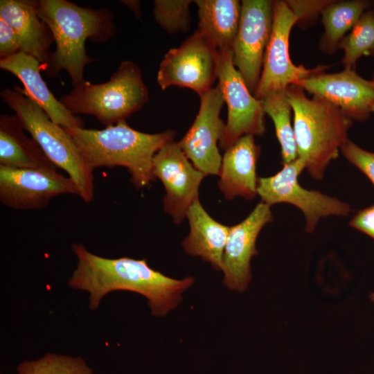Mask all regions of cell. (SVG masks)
Masks as SVG:
<instances>
[{
	"label": "cell",
	"instance_id": "4316f807",
	"mask_svg": "<svg viewBox=\"0 0 374 374\" xmlns=\"http://www.w3.org/2000/svg\"><path fill=\"white\" fill-rule=\"evenodd\" d=\"M192 3L190 0H155L153 6L154 19L168 33L188 31Z\"/></svg>",
	"mask_w": 374,
	"mask_h": 374
},
{
	"label": "cell",
	"instance_id": "7402d4cb",
	"mask_svg": "<svg viewBox=\"0 0 374 374\" xmlns=\"http://www.w3.org/2000/svg\"><path fill=\"white\" fill-rule=\"evenodd\" d=\"M198 30L219 52L232 51L238 30L241 3L237 0H197Z\"/></svg>",
	"mask_w": 374,
	"mask_h": 374
},
{
	"label": "cell",
	"instance_id": "ac0fdd59",
	"mask_svg": "<svg viewBox=\"0 0 374 374\" xmlns=\"http://www.w3.org/2000/svg\"><path fill=\"white\" fill-rule=\"evenodd\" d=\"M260 152L252 135L240 137L225 150L217 184L225 199H252L258 195L256 165Z\"/></svg>",
	"mask_w": 374,
	"mask_h": 374
},
{
	"label": "cell",
	"instance_id": "836d02e7",
	"mask_svg": "<svg viewBox=\"0 0 374 374\" xmlns=\"http://www.w3.org/2000/svg\"><path fill=\"white\" fill-rule=\"evenodd\" d=\"M370 299L371 300L374 302V293H372L371 295H370Z\"/></svg>",
	"mask_w": 374,
	"mask_h": 374
},
{
	"label": "cell",
	"instance_id": "52a82bcc",
	"mask_svg": "<svg viewBox=\"0 0 374 374\" xmlns=\"http://www.w3.org/2000/svg\"><path fill=\"white\" fill-rule=\"evenodd\" d=\"M305 169V163L299 157L283 164L276 174L258 178V195L261 202L269 206L287 203L299 208L305 218V229L311 233L321 218L346 216L351 208L349 204L336 197L303 188L298 179Z\"/></svg>",
	"mask_w": 374,
	"mask_h": 374
},
{
	"label": "cell",
	"instance_id": "7c38bea8",
	"mask_svg": "<svg viewBox=\"0 0 374 374\" xmlns=\"http://www.w3.org/2000/svg\"><path fill=\"white\" fill-rule=\"evenodd\" d=\"M273 24V1L243 0L238 30L233 42V62L254 94Z\"/></svg>",
	"mask_w": 374,
	"mask_h": 374
},
{
	"label": "cell",
	"instance_id": "d6a6232c",
	"mask_svg": "<svg viewBox=\"0 0 374 374\" xmlns=\"http://www.w3.org/2000/svg\"><path fill=\"white\" fill-rule=\"evenodd\" d=\"M370 8L374 12V1H371Z\"/></svg>",
	"mask_w": 374,
	"mask_h": 374
},
{
	"label": "cell",
	"instance_id": "ffe728a7",
	"mask_svg": "<svg viewBox=\"0 0 374 374\" xmlns=\"http://www.w3.org/2000/svg\"><path fill=\"white\" fill-rule=\"evenodd\" d=\"M186 217L189 222L190 233L182 242L184 251L191 256L201 257L216 270H222L230 226L211 217L199 199L190 206Z\"/></svg>",
	"mask_w": 374,
	"mask_h": 374
},
{
	"label": "cell",
	"instance_id": "ba28073f",
	"mask_svg": "<svg viewBox=\"0 0 374 374\" xmlns=\"http://www.w3.org/2000/svg\"><path fill=\"white\" fill-rule=\"evenodd\" d=\"M220 53L198 29L179 46L169 50L160 63L157 82L164 90L186 87L202 96L217 78Z\"/></svg>",
	"mask_w": 374,
	"mask_h": 374
},
{
	"label": "cell",
	"instance_id": "f546056e",
	"mask_svg": "<svg viewBox=\"0 0 374 374\" xmlns=\"http://www.w3.org/2000/svg\"><path fill=\"white\" fill-rule=\"evenodd\" d=\"M21 51V42L15 30L0 18V60Z\"/></svg>",
	"mask_w": 374,
	"mask_h": 374
},
{
	"label": "cell",
	"instance_id": "6da1fadb",
	"mask_svg": "<svg viewBox=\"0 0 374 374\" xmlns=\"http://www.w3.org/2000/svg\"><path fill=\"white\" fill-rule=\"evenodd\" d=\"M72 250L78 262L69 285L89 293L91 310L98 308L107 294L126 290L144 296L152 314L163 317L179 304L182 293L194 283L190 276L168 277L150 267L145 259L107 258L89 251L80 243L73 244Z\"/></svg>",
	"mask_w": 374,
	"mask_h": 374
},
{
	"label": "cell",
	"instance_id": "9c48e42d",
	"mask_svg": "<svg viewBox=\"0 0 374 374\" xmlns=\"http://www.w3.org/2000/svg\"><path fill=\"white\" fill-rule=\"evenodd\" d=\"M297 17L285 1H273V24L266 47L260 80L253 94L258 100L314 74L323 72L327 66L307 69L295 65L289 53V39Z\"/></svg>",
	"mask_w": 374,
	"mask_h": 374
},
{
	"label": "cell",
	"instance_id": "83f0119b",
	"mask_svg": "<svg viewBox=\"0 0 374 374\" xmlns=\"http://www.w3.org/2000/svg\"><path fill=\"white\" fill-rule=\"evenodd\" d=\"M341 152L350 163L359 169L374 186V152L361 148L349 139L341 147Z\"/></svg>",
	"mask_w": 374,
	"mask_h": 374
},
{
	"label": "cell",
	"instance_id": "603a6c76",
	"mask_svg": "<svg viewBox=\"0 0 374 374\" xmlns=\"http://www.w3.org/2000/svg\"><path fill=\"white\" fill-rule=\"evenodd\" d=\"M370 5L371 1L365 0L333 1L329 4L321 13L324 33L320 50L326 54L335 53L345 34L351 30Z\"/></svg>",
	"mask_w": 374,
	"mask_h": 374
},
{
	"label": "cell",
	"instance_id": "f1b7e54d",
	"mask_svg": "<svg viewBox=\"0 0 374 374\" xmlns=\"http://www.w3.org/2000/svg\"><path fill=\"white\" fill-rule=\"evenodd\" d=\"M297 17L301 25L309 24L317 19L319 14L333 1L328 0H290L285 1Z\"/></svg>",
	"mask_w": 374,
	"mask_h": 374
},
{
	"label": "cell",
	"instance_id": "7a4b0ae2",
	"mask_svg": "<svg viewBox=\"0 0 374 374\" xmlns=\"http://www.w3.org/2000/svg\"><path fill=\"white\" fill-rule=\"evenodd\" d=\"M37 12L55 43L42 70L51 78L65 70L74 86L82 83L85 66L94 60L87 53L86 41L103 43L112 37L114 14L107 8L82 7L66 0H39Z\"/></svg>",
	"mask_w": 374,
	"mask_h": 374
},
{
	"label": "cell",
	"instance_id": "8992f818",
	"mask_svg": "<svg viewBox=\"0 0 374 374\" xmlns=\"http://www.w3.org/2000/svg\"><path fill=\"white\" fill-rule=\"evenodd\" d=\"M148 98L149 91L141 69L133 62L125 60L107 82L93 84L85 80L74 86L60 100L73 115L94 116L108 127L126 121L140 110Z\"/></svg>",
	"mask_w": 374,
	"mask_h": 374
},
{
	"label": "cell",
	"instance_id": "4dcf8cb0",
	"mask_svg": "<svg viewBox=\"0 0 374 374\" xmlns=\"http://www.w3.org/2000/svg\"><path fill=\"white\" fill-rule=\"evenodd\" d=\"M349 224L374 240V205L358 211Z\"/></svg>",
	"mask_w": 374,
	"mask_h": 374
},
{
	"label": "cell",
	"instance_id": "cb8c5ba5",
	"mask_svg": "<svg viewBox=\"0 0 374 374\" xmlns=\"http://www.w3.org/2000/svg\"><path fill=\"white\" fill-rule=\"evenodd\" d=\"M265 114L273 121L276 134L281 148L283 164L298 157L294 127L292 123V108L287 89L271 92L260 100Z\"/></svg>",
	"mask_w": 374,
	"mask_h": 374
},
{
	"label": "cell",
	"instance_id": "277c9868",
	"mask_svg": "<svg viewBox=\"0 0 374 374\" xmlns=\"http://www.w3.org/2000/svg\"><path fill=\"white\" fill-rule=\"evenodd\" d=\"M287 95L294 114L298 157L305 162L310 175L321 180L348 139L353 120L322 97L308 98L298 85H290Z\"/></svg>",
	"mask_w": 374,
	"mask_h": 374
},
{
	"label": "cell",
	"instance_id": "5bb4252c",
	"mask_svg": "<svg viewBox=\"0 0 374 374\" xmlns=\"http://www.w3.org/2000/svg\"><path fill=\"white\" fill-rule=\"evenodd\" d=\"M199 97L200 106L196 118L177 143L193 165L205 176L218 175L222 157L217 143L225 127L220 115L224 99L218 84Z\"/></svg>",
	"mask_w": 374,
	"mask_h": 374
},
{
	"label": "cell",
	"instance_id": "5b68a950",
	"mask_svg": "<svg viewBox=\"0 0 374 374\" xmlns=\"http://www.w3.org/2000/svg\"><path fill=\"white\" fill-rule=\"evenodd\" d=\"M4 103L15 112L23 127L39 145L48 159L66 171L86 203L94 195L93 170L87 165L72 137L21 91L18 85L1 93Z\"/></svg>",
	"mask_w": 374,
	"mask_h": 374
},
{
	"label": "cell",
	"instance_id": "8fae6325",
	"mask_svg": "<svg viewBox=\"0 0 374 374\" xmlns=\"http://www.w3.org/2000/svg\"><path fill=\"white\" fill-rule=\"evenodd\" d=\"M80 190L69 177L56 170L17 168L0 164V202L15 210L45 208L55 197Z\"/></svg>",
	"mask_w": 374,
	"mask_h": 374
},
{
	"label": "cell",
	"instance_id": "30bf717a",
	"mask_svg": "<svg viewBox=\"0 0 374 374\" xmlns=\"http://www.w3.org/2000/svg\"><path fill=\"white\" fill-rule=\"evenodd\" d=\"M220 53L218 85L228 108L227 121L220 146L225 150L243 136H262L265 132V113L261 100L249 91L234 66L232 51Z\"/></svg>",
	"mask_w": 374,
	"mask_h": 374
},
{
	"label": "cell",
	"instance_id": "d6986e66",
	"mask_svg": "<svg viewBox=\"0 0 374 374\" xmlns=\"http://www.w3.org/2000/svg\"><path fill=\"white\" fill-rule=\"evenodd\" d=\"M0 18L17 34L21 51L37 59L42 70L48 64L54 38L48 25L37 12V1L1 0Z\"/></svg>",
	"mask_w": 374,
	"mask_h": 374
},
{
	"label": "cell",
	"instance_id": "e575fe53",
	"mask_svg": "<svg viewBox=\"0 0 374 374\" xmlns=\"http://www.w3.org/2000/svg\"><path fill=\"white\" fill-rule=\"evenodd\" d=\"M372 112H373V113L374 114V106H373V108H372Z\"/></svg>",
	"mask_w": 374,
	"mask_h": 374
},
{
	"label": "cell",
	"instance_id": "4fadbf2b",
	"mask_svg": "<svg viewBox=\"0 0 374 374\" xmlns=\"http://www.w3.org/2000/svg\"><path fill=\"white\" fill-rule=\"evenodd\" d=\"M152 172L163 183L166 195L163 210L179 224L193 202L199 199V188L205 175L185 155L177 142L165 144L154 155Z\"/></svg>",
	"mask_w": 374,
	"mask_h": 374
},
{
	"label": "cell",
	"instance_id": "44dd1931",
	"mask_svg": "<svg viewBox=\"0 0 374 374\" xmlns=\"http://www.w3.org/2000/svg\"><path fill=\"white\" fill-rule=\"evenodd\" d=\"M24 130L16 114L0 115V164L56 170L37 142L26 136Z\"/></svg>",
	"mask_w": 374,
	"mask_h": 374
},
{
	"label": "cell",
	"instance_id": "e0dca14e",
	"mask_svg": "<svg viewBox=\"0 0 374 374\" xmlns=\"http://www.w3.org/2000/svg\"><path fill=\"white\" fill-rule=\"evenodd\" d=\"M0 68L19 79L21 91L39 106L56 124L64 128H82L84 122L70 112L49 90L40 71L41 63L22 51L0 60Z\"/></svg>",
	"mask_w": 374,
	"mask_h": 374
},
{
	"label": "cell",
	"instance_id": "9a60e30c",
	"mask_svg": "<svg viewBox=\"0 0 374 374\" xmlns=\"http://www.w3.org/2000/svg\"><path fill=\"white\" fill-rule=\"evenodd\" d=\"M298 85L314 96L322 97L338 107L352 120L369 118L374 106V80L345 67L339 73L314 74L298 82Z\"/></svg>",
	"mask_w": 374,
	"mask_h": 374
},
{
	"label": "cell",
	"instance_id": "484cf974",
	"mask_svg": "<svg viewBox=\"0 0 374 374\" xmlns=\"http://www.w3.org/2000/svg\"><path fill=\"white\" fill-rule=\"evenodd\" d=\"M17 371L19 374H93L82 358L52 353L38 359L24 361Z\"/></svg>",
	"mask_w": 374,
	"mask_h": 374
},
{
	"label": "cell",
	"instance_id": "d4e9b609",
	"mask_svg": "<svg viewBox=\"0 0 374 374\" xmlns=\"http://www.w3.org/2000/svg\"><path fill=\"white\" fill-rule=\"evenodd\" d=\"M339 48L344 51L341 62L345 67L354 68L363 55L374 56V12L370 7L342 39Z\"/></svg>",
	"mask_w": 374,
	"mask_h": 374
},
{
	"label": "cell",
	"instance_id": "2e32d148",
	"mask_svg": "<svg viewBox=\"0 0 374 374\" xmlns=\"http://www.w3.org/2000/svg\"><path fill=\"white\" fill-rule=\"evenodd\" d=\"M273 220L270 206L260 202L240 223L230 226L222 258L223 283L244 291L251 280L250 261L258 254L256 243L262 229Z\"/></svg>",
	"mask_w": 374,
	"mask_h": 374
},
{
	"label": "cell",
	"instance_id": "d590c367",
	"mask_svg": "<svg viewBox=\"0 0 374 374\" xmlns=\"http://www.w3.org/2000/svg\"><path fill=\"white\" fill-rule=\"evenodd\" d=\"M373 80H374V73H373V78H372Z\"/></svg>",
	"mask_w": 374,
	"mask_h": 374
},
{
	"label": "cell",
	"instance_id": "1f68e13d",
	"mask_svg": "<svg viewBox=\"0 0 374 374\" xmlns=\"http://www.w3.org/2000/svg\"><path fill=\"white\" fill-rule=\"evenodd\" d=\"M125 5H126L136 16L139 17L141 15V7L139 1H121Z\"/></svg>",
	"mask_w": 374,
	"mask_h": 374
},
{
	"label": "cell",
	"instance_id": "3957f363",
	"mask_svg": "<svg viewBox=\"0 0 374 374\" xmlns=\"http://www.w3.org/2000/svg\"><path fill=\"white\" fill-rule=\"evenodd\" d=\"M72 137L87 165L99 167H125L136 189L155 181L152 162L155 154L174 141L175 132L157 134L139 132L123 121L103 130L64 128Z\"/></svg>",
	"mask_w": 374,
	"mask_h": 374
}]
</instances>
